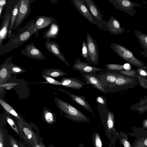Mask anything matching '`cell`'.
Here are the masks:
<instances>
[{"mask_svg":"<svg viewBox=\"0 0 147 147\" xmlns=\"http://www.w3.org/2000/svg\"><path fill=\"white\" fill-rule=\"evenodd\" d=\"M50 1H51L53 3H56V2H57V0H51Z\"/></svg>","mask_w":147,"mask_h":147,"instance_id":"51","label":"cell"},{"mask_svg":"<svg viewBox=\"0 0 147 147\" xmlns=\"http://www.w3.org/2000/svg\"><path fill=\"white\" fill-rule=\"evenodd\" d=\"M78 147H84V146L82 143H80Z\"/></svg>","mask_w":147,"mask_h":147,"instance_id":"50","label":"cell"},{"mask_svg":"<svg viewBox=\"0 0 147 147\" xmlns=\"http://www.w3.org/2000/svg\"><path fill=\"white\" fill-rule=\"evenodd\" d=\"M20 53L31 59L40 60L45 59L42 53L32 42L26 45Z\"/></svg>","mask_w":147,"mask_h":147,"instance_id":"15","label":"cell"},{"mask_svg":"<svg viewBox=\"0 0 147 147\" xmlns=\"http://www.w3.org/2000/svg\"><path fill=\"white\" fill-rule=\"evenodd\" d=\"M45 45L46 49L49 52L65 63L67 65L71 67L70 65L67 62L65 57L61 53L60 46L58 43L55 41L47 40L45 42Z\"/></svg>","mask_w":147,"mask_h":147,"instance_id":"18","label":"cell"},{"mask_svg":"<svg viewBox=\"0 0 147 147\" xmlns=\"http://www.w3.org/2000/svg\"><path fill=\"white\" fill-rule=\"evenodd\" d=\"M35 22L34 20H32L24 27L18 30L16 34H12L8 41L3 45L0 49V55L7 53L20 47L34 34L37 37L39 33L35 28Z\"/></svg>","mask_w":147,"mask_h":147,"instance_id":"1","label":"cell"},{"mask_svg":"<svg viewBox=\"0 0 147 147\" xmlns=\"http://www.w3.org/2000/svg\"><path fill=\"white\" fill-rule=\"evenodd\" d=\"M60 28L57 21L53 23L43 34V38L47 40L56 38L59 34Z\"/></svg>","mask_w":147,"mask_h":147,"instance_id":"23","label":"cell"},{"mask_svg":"<svg viewBox=\"0 0 147 147\" xmlns=\"http://www.w3.org/2000/svg\"><path fill=\"white\" fill-rule=\"evenodd\" d=\"M83 76L87 84L91 85L104 93H108L105 89L97 74L95 73L84 74Z\"/></svg>","mask_w":147,"mask_h":147,"instance_id":"19","label":"cell"},{"mask_svg":"<svg viewBox=\"0 0 147 147\" xmlns=\"http://www.w3.org/2000/svg\"><path fill=\"white\" fill-rule=\"evenodd\" d=\"M6 119L9 125L11 128L18 135H20V131L18 126L16 125L13 120L9 116L6 117Z\"/></svg>","mask_w":147,"mask_h":147,"instance_id":"36","label":"cell"},{"mask_svg":"<svg viewBox=\"0 0 147 147\" xmlns=\"http://www.w3.org/2000/svg\"><path fill=\"white\" fill-rule=\"evenodd\" d=\"M139 51L141 54L147 58V52L145 51Z\"/></svg>","mask_w":147,"mask_h":147,"instance_id":"48","label":"cell"},{"mask_svg":"<svg viewBox=\"0 0 147 147\" xmlns=\"http://www.w3.org/2000/svg\"><path fill=\"white\" fill-rule=\"evenodd\" d=\"M115 8L127 13L131 16H134L137 12L134 7H140L142 5L129 0H108Z\"/></svg>","mask_w":147,"mask_h":147,"instance_id":"8","label":"cell"},{"mask_svg":"<svg viewBox=\"0 0 147 147\" xmlns=\"http://www.w3.org/2000/svg\"><path fill=\"white\" fill-rule=\"evenodd\" d=\"M59 90L67 94L74 101L86 110L89 111L94 117L95 118H96L91 107L89 103L86 101V98L84 96L76 95L70 93L61 88L59 89Z\"/></svg>","mask_w":147,"mask_h":147,"instance_id":"20","label":"cell"},{"mask_svg":"<svg viewBox=\"0 0 147 147\" xmlns=\"http://www.w3.org/2000/svg\"><path fill=\"white\" fill-rule=\"evenodd\" d=\"M107 101L106 98L102 96H99L96 98V102L97 103L102 105H107Z\"/></svg>","mask_w":147,"mask_h":147,"instance_id":"41","label":"cell"},{"mask_svg":"<svg viewBox=\"0 0 147 147\" xmlns=\"http://www.w3.org/2000/svg\"><path fill=\"white\" fill-rule=\"evenodd\" d=\"M62 85L66 87L80 90L85 85L84 82L76 78H63L60 81Z\"/></svg>","mask_w":147,"mask_h":147,"instance_id":"21","label":"cell"},{"mask_svg":"<svg viewBox=\"0 0 147 147\" xmlns=\"http://www.w3.org/2000/svg\"><path fill=\"white\" fill-rule=\"evenodd\" d=\"M9 147H22L20 143L19 144L18 142L16 140L11 136H8Z\"/></svg>","mask_w":147,"mask_h":147,"instance_id":"39","label":"cell"},{"mask_svg":"<svg viewBox=\"0 0 147 147\" xmlns=\"http://www.w3.org/2000/svg\"><path fill=\"white\" fill-rule=\"evenodd\" d=\"M132 132L127 134L135 137L132 146L133 147H147V130L142 128L131 127Z\"/></svg>","mask_w":147,"mask_h":147,"instance_id":"9","label":"cell"},{"mask_svg":"<svg viewBox=\"0 0 147 147\" xmlns=\"http://www.w3.org/2000/svg\"><path fill=\"white\" fill-rule=\"evenodd\" d=\"M138 84V79L118 74L114 86L111 88L105 87L107 93H114L121 90L133 88Z\"/></svg>","mask_w":147,"mask_h":147,"instance_id":"6","label":"cell"},{"mask_svg":"<svg viewBox=\"0 0 147 147\" xmlns=\"http://www.w3.org/2000/svg\"><path fill=\"white\" fill-rule=\"evenodd\" d=\"M118 74L136 78L138 80L139 75L136 69H131L129 70H122L119 71Z\"/></svg>","mask_w":147,"mask_h":147,"instance_id":"35","label":"cell"},{"mask_svg":"<svg viewBox=\"0 0 147 147\" xmlns=\"http://www.w3.org/2000/svg\"><path fill=\"white\" fill-rule=\"evenodd\" d=\"M30 144L32 147H47L40 142L37 143L33 141Z\"/></svg>","mask_w":147,"mask_h":147,"instance_id":"43","label":"cell"},{"mask_svg":"<svg viewBox=\"0 0 147 147\" xmlns=\"http://www.w3.org/2000/svg\"><path fill=\"white\" fill-rule=\"evenodd\" d=\"M4 139L3 132L2 130H0V147H4Z\"/></svg>","mask_w":147,"mask_h":147,"instance_id":"42","label":"cell"},{"mask_svg":"<svg viewBox=\"0 0 147 147\" xmlns=\"http://www.w3.org/2000/svg\"><path fill=\"white\" fill-rule=\"evenodd\" d=\"M0 103L5 109L10 114L13 115L22 122L25 124H27L24 122L19 116L14 109L9 105L4 102L1 99H0Z\"/></svg>","mask_w":147,"mask_h":147,"instance_id":"29","label":"cell"},{"mask_svg":"<svg viewBox=\"0 0 147 147\" xmlns=\"http://www.w3.org/2000/svg\"><path fill=\"white\" fill-rule=\"evenodd\" d=\"M142 128L147 129V118L144 119L142 122Z\"/></svg>","mask_w":147,"mask_h":147,"instance_id":"45","label":"cell"},{"mask_svg":"<svg viewBox=\"0 0 147 147\" xmlns=\"http://www.w3.org/2000/svg\"><path fill=\"white\" fill-rule=\"evenodd\" d=\"M12 57L7 58L4 62L1 65L0 70V82L1 84L4 82L8 80L10 76V73L8 68V64L12 61Z\"/></svg>","mask_w":147,"mask_h":147,"instance_id":"24","label":"cell"},{"mask_svg":"<svg viewBox=\"0 0 147 147\" xmlns=\"http://www.w3.org/2000/svg\"><path fill=\"white\" fill-rule=\"evenodd\" d=\"M5 7L0 6V19H1V15L4 10Z\"/></svg>","mask_w":147,"mask_h":147,"instance_id":"47","label":"cell"},{"mask_svg":"<svg viewBox=\"0 0 147 147\" xmlns=\"http://www.w3.org/2000/svg\"><path fill=\"white\" fill-rule=\"evenodd\" d=\"M82 54L83 58L86 59L88 62H89L86 43L84 40L82 41Z\"/></svg>","mask_w":147,"mask_h":147,"instance_id":"37","label":"cell"},{"mask_svg":"<svg viewBox=\"0 0 147 147\" xmlns=\"http://www.w3.org/2000/svg\"><path fill=\"white\" fill-rule=\"evenodd\" d=\"M105 29L112 34H117L123 33L125 28L121 27L118 20L113 16H111L109 20L103 24Z\"/></svg>","mask_w":147,"mask_h":147,"instance_id":"16","label":"cell"},{"mask_svg":"<svg viewBox=\"0 0 147 147\" xmlns=\"http://www.w3.org/2000/svg\"><path fill=\"white\" fill-rule=\"evenodd\" d=\"M118 74L107 71L102 72L97 75L104 88H111L114 85Z\"/></svg>","mask_w":147,"mask_h":147,"instance_id":"17","label":"cell"},{"mask_svg":"<svg viewBox=\"0 0 147 147\" xmlns=\"http://www.w3.org/2000/svg\"><path fill=\"white\" fill-rule=\"evenodd\" d=\"M19 6V1L16 4L12 11L7 34V37L8 38H10L12 34V31L13 30L14 25L18 13Z\"/></svg>","mask_w":147,"mask_h":147,"instance_id":"26","label":"cell"},{"mask_svg":"<svg viewBox=\"0 0 147 147\" xmlns=\"http://www.w3.org/2000/svg\"><path fill=\"white\" fill-rule=\"evenodd\" d=\"M20 121H17L19 130L23 137L26 141H28L31 144L33 141L38 142V140L37 135L32 129L28 126Z\"/></svg>","mask_w":147,"mask_h":147,"instance_id":"13","label":"cell"},{"mask_svg":"<svg viewBox=\"0 0 147 147\" xmlns=\"http://www.w3.org/2000/svg\"><path fill=\"white\" fill-rule=\"evenodd\" d=\"M139 75L143 77L147 78V66L138 68L136 69Z\"/></svg>","mask_w":147,"mask_h":147,"instance_id":"40","label":"cell"},{"mask_svg":"<svg viewBox=\"0 0 147 147\" xmlns=\"http://www.w3.org/2000/svg\"><path fill=\"white\" fill-rule=\"evenodd\" d=\"M102 125L106 134L110 140L109 147H113L115 145L117 140L119 139L120 135L115 128L114 114L109 109L106 120Z\"/></svg>","mask_w":147,"mask_h":147,"instance_id":"5","label":"cell"},{"mask_svg":"<svg viewBox=\"0 0 147 147\" xmlns=\"http://www.w3.org/2000/svg\"><path fill=\"white\" fill-rule=\"evenodd\" d=\"M42 76L49 84L57 85H62V84L60 82L55 79L52 77L43 74H42Z\"/></svg>","mask_w":147,"mask_h":147,"instance_id":"38","label":"cell"},{"mask_svg":"<svg viewBox=\"0 0 147 147\" xmlns=\"http://www.w3.org/2000/svg\"><path fill=\"white\" fill-rule=\"evenodd\" d=\"M134 33L141 45L147 52V35L137 30H135Z\"/></svg>","mask_w":147,"mask_h":147,"instance_id":"27","label":"cell"},{"mask_svg":"<svg viewBox=\"0 0 147 147\" xmlns=\"http://www.w3.org/2000/svg\"><path fill=\"white\" fill-rule=\"evenodd\" d=\"M97 107L102 120V123L101 125L103 124L105 122L107 117L108 109L107 107V105H103L97 103Z\"/></svg>","mask_w":147,"mask_h":147,"instance_id":"28","label":"cell"},{"mask_svg":"<svg viewBox=\"0 0 147 147\" xmlns=\"http://www.w3.org/2000/svg\"><path fill=\"white\" fill-rule=\"evenodd\" d=\"M119 134L120 135L119 142L123 147H133L132 144L129 140L127 133L119 131Z\"/></svg>","mask_w":147,"mask_h":147,"instance_id":"33","label":"cell"},{"mask_svg":"<svg viewBox=\"0 0 147 147\" xmlns=\"http://www.w3.org/2000/svg\"><path fill=\"white\" fill-rule=\"evenodd\" d=\"M91 63L81 61L80 57L75 60V62L72 66L74 70L79 71L81 74L95 73L96 72L103 70V69L96 67L90 65Z\"/></svg>","mask_w":147,"mask_h":147,"instance_id":"12","label":"cell"},{"mask_svg":"<svg viewBox=\"0 0 147 147\" xmlns=\"http://www.w3.org/2000/svg\"><path fill=\"white\" fill-rule=\"evenodd\" d=\"M111 49L124 60L139 68L144 67V63L138 59L133 53L125 47L116 43L110 45Z\"/></svg>","mask_w":147,"mask_h":147,"instance_id":"4","label":"cell"},{"mask_svg":"<svg viewBox=\"0 0 147 147\" xmlns=\"http://www.w3.org/2000/svg\"><path fill=\"white\" fill-rule=\"evenodd\" d=\"M71 1L74 7L84 17L91 23L97 26L95 20L83 0H71Z\"/></svg>","mask_w":147,"mask_h":147,"instance_id":"14","label":"cell"},{"mask_svg":"<svg viewBox=\"0 0 147 147\" xmlns=\"http://www.w3.org/2000/svg\"><path fill=\"white\" fill-rule=\"evenodd\" d=\"M92 140L94 147H102L101 137L97 132H95L92 135Z\"/></svg>","mask_w":147,"mask_h":147,"instance_id":"34","label":"cell"},{"mask_svg":"<svg viewBox=\"0 0 147 147\" xmlns=\"http://www.w3.org/2000/svg\"><path fill=\"white\" fill-rule=\"evenodd\" d=\"M8 67L10 73L12 74L17 75L26 71L25 69L13 64L11 62L8 64Z\"/></svg>","mask_w":147,"mask_h":147,"instance_id":"32","label":"cell"},{"mask_svg":"<svg viewBox=\"0 0 147 147\" xmlns=\"http://www.w3.org/2000/svg\"><path fill=\"white\" fill-rule=\"evenodd\" d=\"M34 0H19L18 12L13 30H16L27 18L31 11V3Z\"/></svg>","mask_w":147,"mask_h":147,"instance_id":"7","label":"cell"},{"mask_svg":"<svg viewBox=\"0 0 147 147\" xmlns=\"http://www.w3.org/2000/svg\"><path fill=\"white\" fill-rule=\"evenodd\" d=\"M83 0L95 20L98 28L101 30L105 31L106 30L103 27L105 21L103 20V15L96 5L92 0Z\"/></svg>","mask_w":147,"mask_h":147,"instance_id":"11","label":"cell"},{"mask_svg":"<svg viewBox=\"0 0 147 147\" xmlns=\"http://www.w3.org/2000/svg\"><path fill=\"white\" fill-rule=\"evenodd\" d=\"M105 69L108 71L118 74L119 71L124 70L123 65L117 64L108 63L105 65Z\"/></svg>","mask_w":147,"mask_h":147,"instance_id":"30","label":"cell"},{"mask_svg":"<svg viewBox=\"0 0 147 147\" xmlns=\"http://www.w3.org/2000/svg\"><path fill=\"white\" fill-rule=\"evenodd\" d=\"M86 45L88 53L89 63L97 65L99 61L98 45L96 41L87 33L86 36Z\"/></svg>","mask_w":147,"mask_h":147,"instance_id":"10","label":"cell"},{"mask_svg":"<svg viewBox=\"0 0 147 147\" xmlns=\"http://www.w3.org/2000/svg\"><path fill=\"white\" fill-rule=\"evenodd\" d=\"M43 117L46 122L49 124H52L56 121L55 115L48 109L44 110L43 111Z\"/></svg>","mask_w":147,"mask_h":147,"instance_id":"31","label":"cell"},{"mask_svg":"<svg viewBox=\"0 0 147 147\" xmlns=\"http://www.w3.org/2000/svg\"><path fill=\"white\" fill-rule=\"evenodd\" d=\"M41 74L52 78H57L67 75L62 70L55 68H49L44 70Z\"/></svg>","mask_w":147,"mask_h":147,"instance_id":"25","label":"cell"},{"mask_svg":"<svg viewBox=\"0 0 147 147\" xmlns=\"http://www.w3.org/2000/svg\"><path fill=\"white\" fill-rule=\"evenodd\" d=\"M124 70H129L131 69V66L129 63H126L123 65Z\"/></svg>","mask_w":147,"mask_h":147,"instance_id":"44","label":"cell"},{"mask_svg":"<svg viewBox=\"0 0 147 147\" xmlns=\"http://www.w3.org/2000/svg\"><path fill=\"white\" fill-rule=\"evenodd\" d=\"M56 21L55 18L52 17L44 15L38 16L36 18L34 25L38 31L50 26L53 23Z\"/></svg>","mask_w":147,"mask_h":147,"instance_id":"22","label":"cell"},{"mask_svg":"<svg viewBox=\"0 0 147 147\" xmlns=\"http://www.w3.org/2000/svg\"><path fill=\"white\" fill-rule=\"evenodd\" d=\"M55 101L62 115L75 122H88L90 119L82 112L68 103L55 97Z\"/></svg>","mask_w":147,"mask_h":147,"instance_id":"2","label":"cell"},{"mask_svg":"<svg viewBox=\"0 0 147 147\" xmlns=\"http://www.w3.org/2000/svg\"><path fill=\"white\" fill-rule=\"evenodd\" d=\"M113 147H115V145L113 146Z\"/></svg>","mask_w":147,"mask_h":147,"instance_id":"52","label":"cell"},{"mask_svg":"<svg viewBox=\"0 0 147 147\" xmlns=\"http://www.w3.org/2000/svg\"><path fill=\"white\" fill-rule=\"evenodd\" d=\"M21 145L22 146V147H27V146L24 144L22 143H20Z\"/></svg>","mask_w":147,"mask_h":147,"instance_id":"49","label":"cell"},{"mask_svg":"<svg viewBox=\"0 0 147 147\" xmlns=\"http://www.w3.org/2000/svg\"><path fill=\"white\" fill-rule=\"evenodd\" d=\"M8 1L6 0H0V6L6 7Z\"/></svg>","mask_w":147,"mask_h":147,"instance_id":"46","label":"cell"},{"mask_svg":"<svg viewBox=\"0 0 147 147\" xmlns=\"http://www.w3.org/2000/svg\"><path fill=\"white\" fill-rule=\"evenodd\" d=\"M19 1V0H9L7 2L5 13L2 17L0 27V49L3 45V41L7 38L12 11Z\"/></svg>","mask_w":147,"mask_h":147,"instance_id":"3","label":"cell"}]
</instances>
